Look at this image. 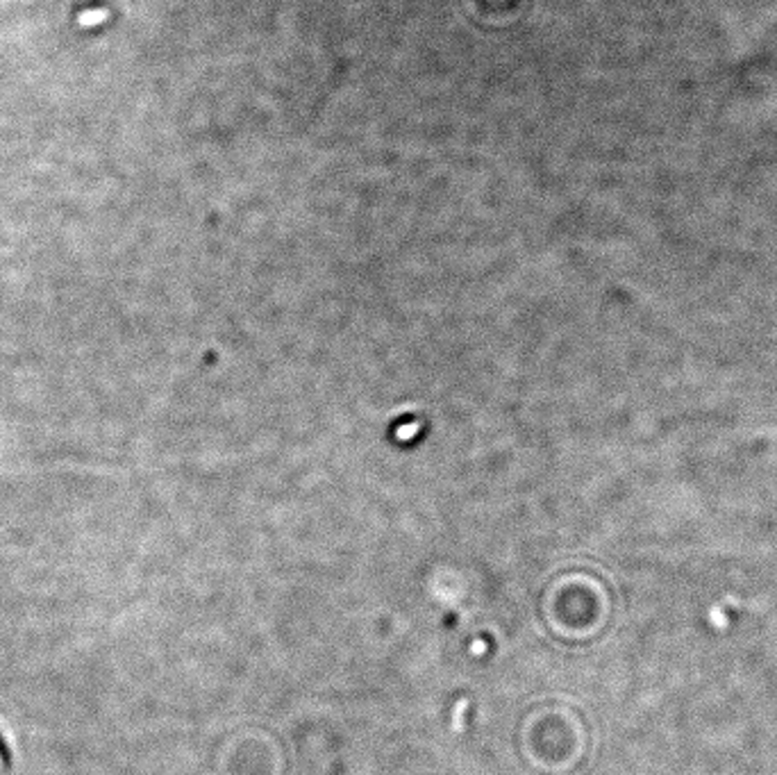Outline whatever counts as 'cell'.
<instances>
[{
    "instance_id": "obj_1",
    "label": "cell",
    "mask_w": 777,
    "mask_h": 775,
    "mask_svg": "<svg viewBox=\"0 0 777 775\" xmlns=\"http://www.w3.org/2000/svg\"><path fill=\"white\" fill-rule=\"evenodd\" d=\"M7 762H10V748L3 744V739H0V769H5Z\"/></svg>"
}]
</instances>
